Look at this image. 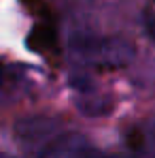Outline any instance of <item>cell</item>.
<instances>
[{
	"mask_svg": "<svg viewBox=\"0 0 155 158\" xmlns=\"http://www.w3.org/2000/svg\"><path fill=\"white\" fill-rule=\"evenodd\" d=\"M75 60L96 69H119L134 58V47L117 36H77L70 43Z\"/></svg>",
	"mask_w": 155,
	"mask_h": 158,
	"instance_id": "6da1fadb",
	"label": "cell"
},
{
	"mask_svg": "<svg viewBox=\"0 0 155 158\" xmlns=\"http://www.w3.org/2000/svg\"><path fill=\"white\" fill-rule=\"evenodd\" d=\"M38 158H102L83 135H64L45 148Z\"/></svg>",
	"mask_w": 155,
	"mask_h": 158,
	"instance_id": "7a4b0ae2",
	"label": "cell"
},
{
	"mask_svg": "<svg viewBox=\"0 0 155 158\" xmlns=\"http://www.w3.org/2000/svg\"><path fill=\"white\" fill-rule=\"evenodd\" d=\"M26 45L30 52L41 53V56H51L57 49V34L51 24H36L28 32Z\"/></svg>",
	"mask_w": 155,
	"mask_h": 158,
	"instance_id": "3957f363",
	"label": "cell"
},
{
	"mask_svg": "<svg viewBox=\"0 0 155 158\" xmlns=\"http://www.w3.org/2000/svg\"><path fill=\"white\" fill-rule=\"evenodd\" d=\"M140 143H142V150L147 152V156L155 158V120L149 122L145 126V131L140 132Z\"/></svg>",
	"mask_w": 155,
	"mask_h": 158,
	"instance_id": "277c9868",
	"label": "cell"
},
{
	"mask_svg": "<svg viewBox=\"0 0 155 158\" xmlns=\"http://www.w3.org/2000/svg\"><path fill=\"white\" fill-rule=\"evenodd\" d=\"M24 4L28 6V11L36 17H43V19H49L51 13H49V6L43 2V0H24Z\"/></svg>",
	"mask_w": 155,
	"mask_h": 158,
	"instance_id": "5b68a950",
	"label": "cell"
},
{
	"mask_svg": "<svg viewBox=\"0 0 155 158\" xmlns=\"http://www.w3.org/2000/svg\"><path fill=\"white\" fill-rule=\"evenodd\" d=\"M145 28H147V32L155 39V13L153 11H147L145 13Z\"/></svg>",
	"mask_w": 155,
	"mask_h": 158,
	"instance_id": "8992f818",
	"label": "cell"
},
{
	"mask_svg": "<svg viewBox=\"0 0 155 158\" xmlns=\"http://www.w3.org/2000/svg\"><path fill=\"white\" fill-rule=\"evenodd\" d=\"M0 158H2V156H0Z\"/></svg>",
	"mask_w": 155,
	"mask_h": 158,
	"instance_id": "52a82bcc",
	"label": "cell"
}]
</instances>
